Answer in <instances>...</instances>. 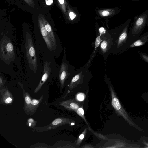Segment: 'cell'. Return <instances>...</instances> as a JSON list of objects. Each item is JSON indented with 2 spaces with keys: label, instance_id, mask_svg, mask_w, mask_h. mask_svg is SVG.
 <instances>
[{
  "label": "cell",
  "instance_id": "cell-27",
  "mask_svg": "<svg viewBox=\"0 0 148 148\" xmlns=\"http://www.w3.org/2000/svg\"><path fill=\"white\" fill-rule=\"evenodd\" d=\"M81 147L83 148H93L94 147L92 146V145L89 144H86L83 145Z\"/></svg>",
  "mask_w": 148,
  "mask_h": 148
},
{
  "label": "cell",
  "instance_id": "cell-21",
  "mask_svg": "<svg viewBox=\"0 0 148 148\" xmlns=\"http://www.w3.org/2000/svg\"><path fill=\"white\" fill-rule=\"evenodd\" d=\"M36 122L33 118H30L27 121V125L29 127L33 128L35 125L36 124Z\"/></svg>",
  "mask_w": 148,
  "mask_h": 148
},
{
  "label": "cell",
  "instance_id": "cell-18",
  "mask_svg": "<svg viewBox=\"0 0 148 148\" xmlns=\"http://www.w3.org/2000/svg\"><path fill=\"white\" fill-rule=\"evenodd\" d=\"M87 130V128H86L79 135L76 142V144L77 145H79L81 144L86 135Z\"/></svg>",
  "mask_w": 148,
  "mask_h": 148
},
{
  "label": "cell",
  "instance_id": "cell-19",
  "mask_svg": "<svg viewBox=\"0 0 148 148\" xmlns=\"http://www.w3.org/2000/svg\"><path fill=\"white\" fill-rule=\"evenodd\" d=\"M138 53L139 57L145 62L148 63V54L140 51H138Z\"/></svg>",
  "mask_w": 148,
  "mask_h": 148
},
{
  "label": "cell",
  "instance_id": "cell-8",
  "mask_svg": "<svg viewBox=\"0 0 148 148\" xmlns=\"http://www.w3.org/2000/svg\"><path fill=\"white\" fill-rule=\"evenodd\" d=\"M25 39L26 55L28 62L30 68L34 73H36L38 64L32 38L30 35L27 34L25 37Z\"/></svg>",
  "mask_w": 148,
  "mask_h": 148
},
{
  "label": "cell",
  "instance_id": "cell-26",
  "mask_svg": "<svg viewBox=\"0 0 148 148\" xmlns=\"http://www.w3.org/2000/svg\"><path fill=\"white\" fill-rule=\"evenodd\" d=\"M110 12L107 10H104L101 13V15L103 16H107L110 14Z\"/></svg>",
  "mask_w": 148,
  "mask_h": 148
},
{
  "label": "cell",
  "instance_id": "cell-10",
  "mask_svg": "<svg viewBox=\"0 0 148 148\" xmlns=\"http://www.w3.org/2000/svg\"><path fill=\"white\" fill-rule=\"evenodd\" d=\"M75 121L71 119L64 118L60 117L55 119L53 120L49 125L47 128V130H53L60 126L68 124L70 126L74 125Z\"/></svg>",
  "mask_w": 148,
  "mask_h": 148
},
{
  "label": "cell",
  "instance_id": "cell-16",
  "mask_svg": "<svg viewBox=\"0 0 148 148\" xmlns=\"http://www.w3.org/2000/svg\"><path fill=\"white\" fill-rule=\"evenodd\" d=\"M24 108L26 111L28 112L29 106L30 104L31 100L29 94L25 92L24 94Z\"/></svg>",
  "mask_w": 148,
  "mask_h": 148
},
{
  "label": "cell",
  "instance_id": "cell-7",
  "mask_svg": "<svg viewBox=\"0 0 148 148\" xmlns=\"http://www.w3.org/2000/svg\"><path fill=\"white\" fill-rule=\"evenodd\" d=\"M0 57L2 60L9 63L15 58L13 46L7 37H3L0 42Z\"/></svg>",
  "mask_w": 148,
  "mask_h": 148
},
{
  "label": "cell",
  "instance_id": "cell-24",
  "mask_svg": "<svg viewBox=\"0 0 148 148\" xmlns=\"http://www.w3.org/2000/svg\"><path fill=\"white\" fill-rule=\"evenodd\" d=\"M69 16L71 19L73 20L76 17V15L75 13L72 12H70Z\"/></svg>",
  "mask_w": 148,
  "mask_h": 148
},
{
  "label": "cell",
  "instance_id": "cell-3",
  "mask_svg": "<svg viewBox=\"0 0 148 148\" xmlns=\"http://www.w3.org/2000/svg\"><path fill=\"white\" fill-rule=\"evenodd\" d=\"M148 24V10L136 16L129 31L128 42L130 45L140 36Z\"/></svg>",
  "mask_w": 148,
  "mask_h": 148
},
{
  "label": "cell",
  "instance_id": "cell-13",
  "mask_svg": "<svg viewBox=\"0 0 148 148\" xmlns=\"http://www.w3.org/2000/svg\"><path fill=\"white\" fill-rule=\"evenodd\" d=\"M13 100V97L8 90H2V97L0 99L1 103L4 104H9L12 103Z\"/></svg>",
  "mask_w": 148,
  "mask_h": 148
},
{
  "label": "cell",
  "instance_id": "cell-30",
  "mask_svg": "<svg viewBox=\"0 0 148 148\" xmlns=\"http://www.w3.org/2000/svg\"><path fill=\"white\" fill-rule=\"evenodd\" d=\"M147 28H148V25H147Z\"/></svg>",
  "mask_w": 148,
  "mask_h": 148
},
{
  "label": "cell",
  "instance_id": "cell-31",
  "mask_svg": "<svg viewBox=\"0 0 148 148\" xmlns=\"http://www.w3.org/2000/svg\"><path fill=\"white\" fill-rule=\"evenodd\" d=\"M148 146V145H147Z\"/></svg>",
  "mask_w": 148,
  "mask_h": 148
},
{
  "label": "cell",
  "instance_id": "cell-1",
  "mask_svg": "<svg viewBox=\"0 0 148 148\" xmlns=\"http://www.w3.org/2000/svg\"><path fill=\"white\" fill-rule=\"evenodd\" d=\"M122 30L119 27L111 31H107L100 44L98 52L103 57L105 67L107 58L112 53L114 45Z\"/></svg>",
  "mask_w": 148,
  "mask_h": 148
},
{
  "label": "cell",
  "instance_id": "cell-2",
  "mask_svg": "<svg viewBox=\"0 0 148 148\" xmlns=\"http://www.w3.org/2000/svg\"><path fill=\"white\" fill-rule=\"evenodd\" d=\"M104 78L110 91L111 97V104L116 114L119 116H122L131 126H133L138 130L143 131L142 129L136 124L131 119L123 107L116 94L110 79L106 74H104Z\"/></svg>",
  "mask_w": 148,
  "mask_h": 148
},
{
  "label": "cell",
  "instance_id": "cell-5",
  "mask_svg": "<svg viewBox=\"0 0 148 148\" xmlns=\"http://www.w3.org/2000/svg\"><path fill=\"white\" fill-rule=\"evenodd\" d=\"M131 21L128 23L119 35L113 45V54L119 55L130 49L128 42L129 28Z\"/></svg>",
  "mask_w": 148,
  "mask_h": 148
},
{
  "label": "cell",
  "instance_id": "cell-28",
  "mask_svg": "<svg viewBox=\"0 0 148 148\" xmlns=\"http://www.w3.org/2000/svg\"><path fill=\"white\" fill-rule=\"evenodd\" d=\"M53 0H48L46 1V4L47 5H50L53 3Z\"/></svg>",
  "mask_w": 148,
  "mask_h": 148
},
{
  "label": "cell",
  "instance_id": "cell-25",
  "mask_svg": "<svg viewBox=\"0 0 148 148\" xmlns=\"http://www.w3.org/2000/svg\"><path fill=\"white\" fill-rule=\"evenodd\" d=\"M45 27L48 32H50L52 30L51 26L49 24H47L45 25Z\"/></svg>",
  "mask_w": 148,
  "mask_h": 148
},
{
  "label": "cell",
  "instance_id": "cell-11",
  "mask_svg": "<svg viewBox=\"0 0 148 148\" xmlns=\"http://www.w3.org/2000/svg\"><path fill=\"white\" fill-rule=\"evenodd\" d=\"M51 63L46 61L44 62L43 73L39 84L34 90V93L37 92L41 89L45 82L49 78L51 72Z\"/></svg>",
  "mask_w": 148,
  "mask_h": 148
},
{
  "label": "cell",
  "instance_id": "cell-15",
  "mask_svg": "<svg viewBox=\"0 0 148 148\" xmlns=\"http://www.w3.org/2000/svg\"><path fill=\"white\" fill-rule=\"evenodd\" d=\"M42 98L43 96H42L39 100L33 99L32 100L29 107L28 112L29 111L32 112L36 110L39 105Z\"/></svg>",
  "mask_w": 148,
  "mask_h": 148
},
{
  "label": "cell",
  "instance_id": "cell-4",
  "mask_svg": "<svg viewBox=\"0 0 148 148\" xmlns=\"http://www.w3.org/2000/svg\"><path fill=\"white\" fill-rule=\"evenodd\" d=\"M92 77L91 72L84 66L76 69L66 82L70 91L89 82Z\"/></svg>",
  "mask_w": 148,
  "mask_h": 148
},
{
  "label": "cell",
  "instance_id": "cell-29",
  "mask_svg": "<svg viewBox=\"0 0 148 148\" xmlns=\"http://www.w3.org/2000/svg\"><path fill=\"white\" fill-rule=\"evenodd\" d=\"M60 3L61 4H63L64 3V0H58Z\"/></svg>",
  "mask_w": 148,
  "mask_h": 148
},
{
  "label": "cell",
  "instance_id": "cell-22",
  "mask_svg": "<svg viewBox=\"0 0 148 148\" xmlns=\"http://www.w3.org/2000/svg\"><path fill=\"white\" fill-rule=\"evenodd\" d=\"M89 130L91 131L95 136L98 137L99 138L103 140H108V138L103 135L101 134L98 133L93 132L91 129L90 127L89 126H88Z\"/></svg>",
  "mask_w": 148,
  "mask_h": 148
},
{
  "label": "cell",
  "instance_id": "cell-20",
  "mask_svg": "<svg viewBox=\"0 0 148 148\" xmlns=\"http://www.w3.org/2000/svg\"><path fill=\"white\" fill-rule=\"evenodd\" d=\"M76 100L78 101H83L85 98V94L83 93L79 92L76 95Z\"/></svg>",
  "mask_w": 148,
  "mask_h": 148
},
{
  "label": "cell",
  "instance_id": "cell-12",
  "mask_svg": "<svg viewBox=\"0 0 148 148\" xmlns=\"http://www.w3.org/2000/svg\"><path fill=\"white\" fill-rule=\"evenodd\" d=\"M78 101L74 99H71L61 102L60 105L66 109L75 112L81 106Z\"/></svg>",
  "mask_w": 148,
  "mask_h": 148
},
{
  "label": "cell",
  "instance_id": "cell-17",
  "mask_svg": "<svg viewBox=\"0 0 148 148\" xmlns=\"http://www.w3.org/2000/svg\"><path fill=\"white\" fill-rule=\"evenodd\" d=\"M75 112L77 114L83 119L88 126H89L88 124L85 116L84 111L83 108V106H81L80 107L75 111Z\"/></svg>",
  "mask_w": 148,
  "mask_h": 148
},
{
  "label": "cell",
  "instance_id": "cell-23",
  "mask_svg": "<svg viewBox=\"0 0 148 148\" xmlns=\"http://www.w3.org/2000/svg\"><path fill=\"white\" fill-rule=\"evenodd\" d=\"M5 80L2 74L1 73L0 75V87L1 88L5 84Z\"/></svg>",
  "mask_w": 148,
  "mask_h": 148
},
{
  "label": "cell",
  "instance_id": "cell-14",
  "mask_svg": "<svg viewBox=\"0 0 148 148\" xmlns=\"http://www.w3.org/2000/svg\"><path fill=\"white\" fill-rule=\"evenodd\" d=\"M148 42V32L140 36L138 38L130 45V48L140 46Z\"/></svg>",
  "mask_w": 148,
  "mask_h": 148
},
{
  "label": "cell",
  "instance_id": "cell-9",
  "mask_svg": "<svg viewBox=\"0 0 148 148\" xmlns=\"http://www.w3.org/2000/svg\"><path fill=\"white\" fill-rule=\"evenodd\" d=\"M106 34H101L98 31L96 32L94 49L88 60L84 66L85 67L89 69L90 65L98 51L100 44Z\"/></svg>",
  "mask_w": 148,
  "mask_h": 148
},
{
  "label": "cell",
  "instance_id": "cell-6",
  "mask_svg": "<svg viewBox=\"0 0 148 148\" xmlns=\"http://www.w3.org/2000/svg\"><path fill=\"white\" fill-rule=\"evenodd\" d=\"M75 67L71 65L68 61L66 56V48L63 49L62 60L59 69L58 78L61 88L63 89L68 78L76 70Z\"/></svg>",
  "mask_w": 148,
  "mask_h": 148
}]
</instances>
